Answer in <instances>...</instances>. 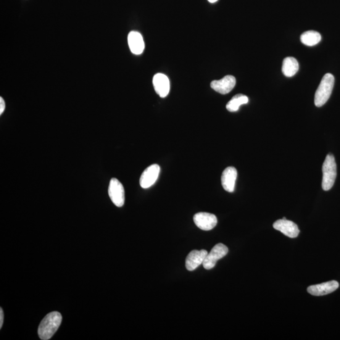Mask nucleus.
Listing matches in <instances>:
<instances>
[{"label":"nucleus","instance_id":"f257e3e1","mask_svg":"<svg viewBox=\"0 0 340 340\" xmlns=\"http://www.w3.org/2000/svg\"><path fill=\"white\" fill-rule=\"evenodd\" d=\"M62 321V316L54 312L45 316L39 326L38 334L41 339H51L57 331Z\"/></svg>","mask_w":340,"mask_h":340},{"label":"nucleus","instance_id":"f03ea898","mask_svg":"<svg viewBox=\"0 0 340 340\" xmlns=\"http://www.w3.org/2000/svg\"><path fill=\"white\" fill-rule=\"evenodd\" d=\"M334 84V76L330 73H326L316 91L315 104L316 107H322L328 101L333 91Z\"/></svg>","mask_w":340,"mask_h":340},{"label":"nucleus","instance_id":"7ed1b4c3","mask_svg":"<svg viewBox=\"0 0 340 340\" xmlns=\"http://www.w3.org/2000/svg\"><path fill=\"white\" fill-rule=\"evenodd\" d=\"M337 175L335 159L333 154H328L323 165L322 188L328 191L333 187Z\"/></svg>","mask_w":340,"mask_h":340},{"label":"nucleus","instance_id":"20e7f679","mask_svg":"<svg viewBox=\"0 0 340 340\" xmlns=\"http://www.w3.org/2000/svg\"><path fill=\"white\" fill-rule=\"evenodd\" d=\"M228 253V247L225 244L222 243L216 244L213 247L211 252L207 254L204 262L202 263L203 267L206 270L212 269L215 267L218 261L225 257Z\"/></svg>","mask_w":340,"mask_h":340},{"label":"nucleus","instance_id":"39448f33","mask_svg":"<svg viewBox=\"0 0 340 340\" xmlns=\"http://www.w3.org/2000/svg\"><path fill=\"white\" fill-rule=\"evenodd\" d=\"M109 195L116 206L122 207L125 202V191L122 184L117 178H112L109 187Z\"/></svg>","mask_w":340,"mask_h":340},{"label":"nucleus","instance_id":"423d86ee","mask_svg":"<svg viewBox=\"0 0 340 340\" xmlns=\"http://www.w3.org/2000/svg\"><path fill=\"white\" fill-rule=\"evenodd\" d=\"M194 221L199 228L210 231L217 225L218 220L215 215L207 212H199L194 216Z\"/></svg>","mask_w":340,"mask_h":340},{"label":"nucleus","instance_id":"0eeeda50","mask_svg":"<svg viewBox=\"0 0 340 340\" xmlns=\"http://www.w3.org/2000/svg\"><path fill=\"white\" fill-rule=\"evenodd\" d=\"M160 173V166L153 164L149 166L142 173L140 178V186L142 189H148L156 183Z\"/></svg>","mask_w":340,"mask_h":340},{"label":"nucleus","instance_id":"6e6552de","mask_svg":"<svg viewBox=\"0 0 340 340\" xmlns=\"http://www.w3.org/2000/svg\"><path fill=\"white\" fill-rule=\"evenodd\" d=\"M273 226L276 230L281 231L284 235L291 238H297L300 232L296 224L284 219L275 221Z\"/></svg>","mask_w":340,"mask_h":340},{"label":"nucleus","instance_id":"1a4fd4ad","mask_svg":"<svg viewBox=\"0 0 340 340\" xmlns=\"http://www.w3.org/2000/svg\"><path fill=\"white\" fill-rule=\"evenodd\" d=\"M236 83V78L233 76H225L220 80H214L210 83V86L215 91L222 95H226L232 91Z\"/></svg>","mask_w":340,"mask_h":340},{"label":"nucleus","instance_id":"9d476101","mask_svg":"<svg viewBox=\"0 0 340 340\" xmlns=\"http://www.w3.org/2000/svg\"><path fill=\"white\" fill-rule=\"evenodd\" d=\"M339 284L338 282L332 281L327 282L315 286H310L307 288V292L313 296H321L332 293L338 289Z\"/></svg>","mask_w":340,"mask_h":340},{"label":"nucleus","instance_id":"9b49d317","mask_svg":"<svg viewBox=\"0 0 340 340\" xmlns=\"http://www.w3.org/2000/svg\"><path fill=\"white\" fill-rule=\"evenodd\" d=\"M152 84L157 94L162 98H165L169 94L170 83L169 79L162 73H158L152 79Z\"/></svg>","mask_w":340,"mask_h":340},{"label":"nucleus","instance_id":"f8f14e48","mask_svg":"<svg viewBox=\"0 0 340 340\" xmlns=\"http://www.w3.org/2000/svg\"><path fill=\"white\" fill-rule=\"evenodd\" d=\"M208 252L206 250H193L187 256L186 258V268L189 271L196 270L197 267L202 264L206 258Z\"/></svg>","mask_w":340,"mask_h":340},{"label":"nucleus","instance_id":"ddd939ff","mask_svg":"<svg viewBox=\"0 0 340 340\" xmlns=\"http://www.w3.org/2000/svg\"><path fill=\"white\" fill-rule=\"evenodd\" d=\"M237 176L238 172L234 167H229L224 170L221 176V183L226 191L228 192L234 191Z\"/></svg>","mask_w":340,"mask_h":340},{"label":"nucleus","instance_id":"4468645a","mask_svg":"<svg viewBox=\"0 0 340 340\" xmlns=\"http://www.w3.org/2000/svg\"><path fill=\"white\" fill-rule=\"evenodd\" d=\"M128 44L131 51L134 54L139 55L143 52L145 44L143 38L140 33L132 31L128 35Z\"/></svg>","mask_w":340,"mask_h":340},{"label":"nucleus","instance_id":"2eb2a0df","mask_svg":"<svg viewBox=\"0 0 340 340\" xmlns=\"http://www.w3.org/2000/svg\"><path fill=\"white\" fill-rule=\"evenodd\" d=\"M299 68V63L294 57L285 58L283 65V72L287 77L294 76L297 73Z\"/></svg>","mask_w":340,"mask_h":340},{"label":"nucleus","instance_id":"dca6fc26","mask_svg":"<svg viewBox=\"0 0 340 340\" xmlns=\"http://www.w3.org/2000/svg\"><path fill=\"white\" fill-rule=\"evenodd\" d=\"M321 40V36L318 32L310 30L305 32L300 36L302 43L307 46H314L318 44Z\"/></svg>","mask_w":340,"mask_h":340},{"label":"nucleus","instance_id":"f3484780","mask_svg":"<svg viewBox=\"0 0 340 340\" xmlns=\"http://www.w3.org/2000/svg\"><path fill=\"white\" fill-rule=\"evenodd\" d=\"M249 102V98L242 94H238L234 96L233 98L226 105V109L229 112H237L239 107L242 105L246 104Z\"/></svg>","mask_w":340,"mask_h":340},{"label":"nucleus","instance_id":"a211bd4d","mask_svg":"<svg viewBox=\"0 0 340 340\" xmlns=\"http://www.w3.org/2000/svg\"><path fill=\"white\" fill-rule=\"evenodd\" d=\"M5 109V102L2 97H0V114L4 113Z\"/></svg>","mask_w":340,"mask_h":340},{"label":"nucleus","instance_id":"6ab92c4d","mask_svg":"<svg viewBox=\"0 0 340 340\" xmlns=\"http://www.w3.org/2000/svg\"><path fill=\"white\" fill-rule=\"evenodd\" d=\"M4 312H3L2 308H1V309H0V328H2L3 324H4Z\"/></svg>","mask_w":340,"mask_h":340},{"label":"nucleus","instance_id":"aec40b11","mask_svg":"<svg viewBox=\"0 0 340 340\" xmlns=\"http://www.w3.org/2000/svg\"><path fill=\"white\" fill-rule=\"evenodd\" d=\"M218 0H208V2L211 3V4H213V3L217 2Z\"/></svg>","mask_w":340,"mask_h":340}]
</instances>
